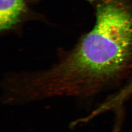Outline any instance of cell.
Here are the masks:
<instances>
[{
	"label": "cell",
	"mask_w": 132,
	"mask_h": 132,
	"mask_svg": "<svg viewBox=\"0 0 132 132\" xmlns=\"http://www.w3.org/2000/svg\"><path fill=\"white\" fill-rule=\"evenodd\" d=\"M132 71V0H100L93 28L40 79L52 96H86Z\"/></svg>",
	"instance_id": "obj_1"
},
{
	"label": "cell",
	"mask_w": 132,
	"mask_h": 132,
	"mask_svg": "<svg viewBox=\"0 0 132 132\" xmlns=\"http://www.w3.org/2000/svg\"><path fill=\"white\" fill-rule=\"evenodd\" d=\"M26 10L24 0H0V29L6 31L19 23Z\"/></svg>",
	"instance_id": "obj_2"
},
{
	"label": "cell",
	"mask_w": 132,
	"mask_h": 132,
	"mask_svg": "<svg viewBox=\"0 0 132 132\" xmlns=\"http://www.w3.org/2000/svg\"><path fill=\"white\" fill-rule=\"evenodd\" d=\"M28 2H37V1H38L39 0H28ZM86 1H88L90 3H93L94 1V0H86Z\"/></svg>",
	"instance_id": "obj_3"
}]
</instances>
